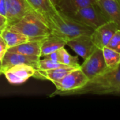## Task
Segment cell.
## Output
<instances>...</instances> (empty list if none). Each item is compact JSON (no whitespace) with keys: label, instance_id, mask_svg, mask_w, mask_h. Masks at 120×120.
<instances>
[{"label":"cell","instance_id":"9","mask_svg":"<svg viewBox=\"0 0 120 120\" xmlns=\"http://www.w3.org/2000/svg\"><path fill=\"white\" fill-rule=\"evenodd\" d=\"M118 26L112 21H108L96 29L94 30L91 37L97 49H103L106 47L117 30Z\"/></svg>","mask_w":120,"mask_h":120},{"label":"cell","instance_id":"27","mask_svg":"<svg viewBox=\"0 0 120 120\" xmlns=\"http://www.w3.org/2000/svg\"><path fill=\"white\" fill-rule=\"evenodd\" d=\"M0 13L6 15V7L5 0H0Z\"/></svg>","mask_w":120,"mask_h":120},{"label":"cell","instance_id":"13","mask_svg":"<svg viewBox=\"0 0 120 120\" xmlns=\"http://www.w3.org/2000/svg\"><path fill=\"white\" fill-rule=\"evenodd\" d=\"M43 39L30 40L25 43L15 46L8 48L7 51L11 53H18L27 56H34L41 58V49Z\"/></svg>","mask_w":120,"mask_h":120},{"label":"cell","instance_id":"14","mask_svg":"<svg viewBox=\"0 0 120 120\" xmlns=\"http://www.w3.org/2000/svg\"><path fill=\"white\" fill-rule=\"evenodd\" d=\"M80 67V66H79ZM79 67H61L53 70H38L36 71L34 77L40 79H47L54 83L60 80L63 78L67 74L73 70L74 69Z\"/></svg>","mask_w":120,"mask_h":120},{"label":"cell","instance_id":"21","mask_svg":"<svg viewBox=\"0 0 120 120\" xmlns=\"http://www.w3.org/2000/svg\"><path fill=\"white\" fill-rule=\"evenodd\" d=\"M67 65H64L60 62L53 61L49 59H40L38 63V70H53L61 67H66ZM70 67V66H69Z\"/></svg>","mask_w":120,"mask_h":120},{"label":"cell","instance_id":"19","mask_svg":"<svg viewBox=\"0 0 120 120\" xmlns=\"http://www.w3.org/2000/svg\"><path fill=\"white\" fill-rule=\"evenodd\" d=\"M103 58L107 66L110 68H115L120 64V53L108 46L102 49Z\"/></svg>","mask_w":120,"mask_h":120},{"label":"cell","instance_id":"4","mask_svg":"<svg viewBox=\"0 0 120 120\" xmlns=\"http://www.w3.org/2000/svg\"><path fill=\"white\" fill-rule=\"evenodd\" d=\"M70 16L76 21L94 30L108 22L97 3L82 8Z\"/></svg>","mask_w":120,"mask_h":120},{"label":"cell","instance_id":"3","mask_svg":"<svg viewBox=\"0 0 120 120\" xmlns=\"http://www.w3.org/2000/svg\"><path fill=\"white\" fill-rule=\"evenodd\" d=\"M8 27L25 34L31 40L43 39L51 33L47 21L35 11L26 14Z\"/></svg>","mask_w":120,"mask_h":120},{"label":"cell","instance_id":"6","mask_svg":"<svg viewBox=\"0 0 120 120\" xmlns=\"http://www.w3.org/2000/svg\"><path fill=\"white\" fill-rule=\"evenodd\" d=\"M80 68L89 79H91L107 71L109 68L104 60L102 49H96L80 65Z\"/></svg>","mask_w":120,"mask_h":120},{"label":"cell","instance_id":"22","mask_svg":"<svg viewBox=\"0 0 120 120\" xmlns=\"http://www.w3.org/2000/svg\"><path fill=\"white\" fill-rule=\"evenodd\" d=\"M107 46L120 53V30L116 31Z\"/></svg>","mask_w":120,"mask_h":120},{"label":"cell","instance_id":"25","mask_svg":"<svg viewBox=\"0 0 120 120\" xmlns=\"http://www.w3.org/2000/svg\"><path fill=\"white\" fill-rule=\"evenodd\" d=\"M7 49H8V48L6 46V44L0 34V55L4 54L6 52Z\"/></svg>","mask_w":120,"mask_h":120},{"label":"cell","instance_id":"11","mask_svg":"<svg viewBox=\"0 0 120 120\" xmlns=\"http://www.w3.org/2000/svg\"><path fill=\"white\" fill-rule=\"evenodd\" d=\"M40 57L34 56H27L18 53H11L6 51L2 59L3 72L9 68L19 64H26L32 66L37 70H38V63Z\"/></svg>","mask_w":120,"mask_h":120},{"label":"cell","instance_id":"2","mask_svg":"<svg viewBox=\"0 0 120 120\" xmlns=\"http://www.w3.org/2000/svg\"><path fill=\"white\" fill-rule=\"evenodd\" d=\"M120 86V64L115 68L108 69L101 75L89 79L82 88L71 91L66 95H105L114 89Z\"/></svg>","mask_w":120,"mask_h":120},{"label":"cell","instance_id":"5","mask_svg":"<svg viewBox=\"0 0 120 120\" xmlns=\"http://www.w3.org/2000/svg\"><path fill=\"white\" fill-rule=\"evenodd\" d=\"M89 80L80 67H79L70 72L60 80L53 84L57 89V94L66 95L71 91L82 88Z\"/></svg>","mask_w":120,"mask_h":120},{"label":"cell","instance_id":"29","mask_svg":"<svg viewBox=\"0 0 120 120\" xmlns=\"http://www.w3.org/2000/svg\"><path fill=\"white\" fill-rule=\"evenodd\" d=\"M49 1L51 3V4L53 6L56 7V4H57V2H58V0H49Z\"/></svg>","mask_w":120,"mask_h":120},{"label":"cell","instance_id":"28","mask_svg":"<svg viewBox=\"0 0 120 120\" xmlns=\"http://www.w3.org/2000/svg\"><path fill=\"white\" fill-rule=\"evenodd\" d=\"M4 54H1L0 55V75L1 74H3V70H2V59H3V57H4Z\"/></svg>","mask_w":120,"mask_h":120},{"label":"cell","instance_id":"10","mask_svg":"<svg viewBox=\"0 0 120 120\" xmlns=\"http://www.w3.org/2000/svg\"><path fill=\"white\" fill-rule=\"evenodd\" d=\"M66 45L84 60L91 56L97 49L92 41L91 35L89 34H82L71 39L66 41Z\"/></svg>","mask_w":120,"mask_h":120},{"label":"cell","instance_id":"1","mask_svg":"<svg viewBox=\"0 0 120 120\" xmlns=\"http://www.w3.org/2000/svg\"><path fill=\"white\" fill-rule=\"evenodd\" d=\"M51 33L65 41L82 34L91 35L94 29L86 26L61 12L58 8L48 19Z\"/></svg>","mask_w":120,"mask_h":120},{"label":"cell","instance_id":"23","mask_svg":"<svg viewBox=\"0 0 120 120\" xmlns=\"http://www.w3.org/2000/svg\"><path fill=\"white\" fill-rule=\"evenodd\" d=\"M44 58L46 59H49L51 60H53V61H57V62H60V53H59V50L54 51L51 53H49L48 55H46L44 56ZM61 63V62H60Z\"/></svg>","mask_w":120,"mask_h":120},{"label":"cell","instance_id":"12","mask_svg":"<svg viewBox=\"0 0 120 120\" xmlns=\"http://www.w3.org/2000/svg\"><path fill=\"white\" fill-rule=\"evenodd\" d=\"M96 3L108 21L114 22L120 30V0H98Z\"/></svg>","mask_w":120,"mask_h":120},{"label":"cell","instance_id":"20","mask_svg":"<svg viewBox=\"0 0 120 120\" xmlns=\"http://www.w3.org/2000/svg\"><path fill=\"white\" fill-rule=\"evenodd\" d=\"M60 56V62L64 65L70 67H79L80 65L78 62L77 56H73L70 55L68 51L63 47L59 49Z\"/></svg>","mask_w":120,"mask_h":120},{"label":"cell","instance_id":"26","mask_svg":"<svg viewBox=\"0 0 120 120\" xmlns=\"http://www.w3.org/2000/svg\"><path fill=\"white\" fill-rule=\"evenodd\" d=\"M105 95H120V86L108 91Z\"/></svg>","mask_w":120,"mask_h":120},{"label":"cell","instance_id":"30","mask_svg":"<svg viewBox=\"0 0 120 120\" xmlns=\"http://www.w3.org/2000/svg\"><path fill=\"white\" fill-rule=\"evenodd\" d=\"M1 31H0V34H1Z\"/></svg>","mask_w":120,"mask_h":120},{"label":"cell","instance_id":"24","mask_svg":"<svg viewBox=\"0 0 120 120\" xmlns=\"http://www.w3.org/2000/svg\"><path fill=\"white\" fill-rule=\"evenodd\" d=\"M8 26V20L6 15L0 13V31L4 30Z\"/></svg>","mask_w":120,"mask_h":120},{"label":"cell","instance_id":"18","mask_svg":"<svg viewBox=\"0 0 120 120\" xmlns=\"http://www.w3.org/2000/svg\"><path fill=\"white\" fill-rule=\"evenodd\" d=\"M27 1L32 9L46 21H48L50 15L57 8L51 4L49 0H27Z\"/></svg>","mask_w":120,"mask_h":120},{"label":"cell","instance_id":"15","mask_svg":"<svg viewBox=\"0 0 120 120\" xmlns=\"http://www.w3.org/2000/svg\"><path fill=\"white\" fill-rule=\"evenodd\" d=\"M98 0H58L56 8L61 12L70 15L79 9L91 5Z\"/></svg>","mask_w":120,"mask_h":120},{"label":"cell","instance_id":"16","mask_svg":"<svg viewBox=\"0 0 120 120\" xmlns=\"http://www.w3.org/2000/svg\"><path fill=\"white\" fill-rule=\"evenodd\" d=\"M65 45L66 41L65 40L51 33L49 36L44 38L42 41L41 57H44L46 55L56 51L60 49L65 47Z\"/></svg>","mask_w":120,"mask_h":120},{"label":"cell","instance_id":"7","mask_svg":"<svg viewBox=\"0 0 120 120\" xmlns=\"http://www.w3.org/2000/svg\"><path fill=\"white\" fill-rule=\"evenodd\" d=\"M5 7L8 26L16 22L26 14L34 11L27 0H5Z\"/></svg>","mask_w":120,"mask_h":120},{"label":"cell","instance_id":"17","mask_svg":"<svg viewBox=\"0 0 120 120\" xmlns=\"http://www.w3.org/2000/svg\"><path fill=\"white\" fill-rule=\"evenodd\" d=\"M1 36L2 37L4 41H5L8 49L18 46L19 44L25 43L31 40L28 37L25 36V34L12 30L8 27L1 31Z\"/></svg>","mask_w":120,"mask_h":120},{"label":"cell","instance_id":"8","mask_svg":"<svg viewBox=\"0 0 120 120\" xmlns=\"http://www.w3.org/2000/svg\"><path fill=\"white\" fill-rule=\"evenodd\" d=\"M37 70L31 65L19 64L6 70L3 75L11 84H20L34 77Z\"/></svg>","mask_w":120,"mask_h":120}]
</instances>
